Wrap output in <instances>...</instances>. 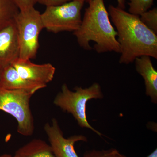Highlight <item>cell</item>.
Listing matches in <instances>:
<instances>
[{
	"mask_svg": "<svg viewBox=\"0 0 157 157\" xmlns=\"http://www.w3.org/2000/svg\"><path fill=\"white\" fill-rule=\"evenodd\" d=\"M108 12L117 30L121 64H128L142 56L157 59V35L141 22L139 16L112 5Z\"/></svg>",
	"mask_w": 157,
	"mask_h": 157,
	"instance_id": "1",
	"label": "cell"
},
{
	"mask_svg": "<svg viewBox=\"0 0 157 157\" xmlns=\"http://www.w3.org/2000/svg\"><path fill=\"white\" fill-rule=\"evenodd\" d=\"M85 10L79 28L73 32L79 45L87 50L93 48L91 41L95 42L94 49L98 53L115 52L120 53L117 33L109 19L104 0H91Z\"/></svg>",
	"mask_w": 157,
	"mask_h": 157,
	"instance_id": "2",
	"label": "cell"
},
{
	"mask_svg": "<svg viewBox=\"0 0 157 157\" xmlns=\"http://www.w3.org/2000/svg\"><path fill=\"white\" fill-rule=\"evenodd\" d=\"M74 90L75 91H72L67 84H63L61 91L57 94L54 100V104L64 112L72 114L81 128L90 129L99 136H102L101 132L90 124L86 113L88 101L92 99L104 98L101 86L95 82L86 88L76 86Z\"/></svg>",
	"mask_w": 157,
	"mask_h": 157,
	"instance_id": "3",
	"label": "cell"
},
{
	"mask_svg": "<svg viewBox=\"0 0 157 157\" xmlns=\"http://www.w3.org/2000/svg\"><path fill=\"white\" fill-rule=\"evenodd\" d=\"M35 93L25 90L6 89L0 86V110L12 116L17 123V132L24 136L33 134V117L30 107Z\"/></svg>",
	"mask_w": 157,
	"mask_h": 157,
	"instance_id": "4",
	"label": "cell"
},
{
	"mask_svg": "<svg viewBox=\"0 0 157 157\" xmlns=\"http://www.w3.org/2000/svg\"><path fill=\"white\" fill-rule=\"evenodd\" d=\"M41 13L34 7L19 11L14 21L20 46L19 59H30L36 56L40 32L44 29Z\"/></svg>",
	"mask_w": 157,
	"mask_h": 157,
	"instance_id": "5",
	"label": "cell"
},
{
	"mask_svg": "<svg viewBox=\"0 0 157 157\" xmlns=\"http://www.w3.org/2000/svg\"><path fill=\"white\" fill-rule=\"evenodd\" d=\"M85 3V0H72L59 6L46 7L41 14L44 29L54 33L75 32L81 25Z\"/></svg>",
	"mask_w": 157,
	"mask_h": 157,
	"instance_id": "6",
	"label": "cell"
},
{
	"mask_svg": "<svg viewBox=\"0 0 157 157\" xmlns=\"http://www.w3.org/2000/svg\"><path fill=\"white\" fill-rule=\"evenodd\" d=\"M44 130L56 157H79L75 151L74 144L78 141H87L86 137L82 135H75L65 138L55 118L52 119L51 124H45Z\"/></svg>",
	"mask_w": 157,
	"mask_h": 157,
	"instance_id": "7",
	"label": "cell"
},
{
	"mask_svg": "<svg viewBox=\"0 0 157 157\" xmlns=\"http://www.w3.org/2000/svg\"><path fill=\"white\" fill-rule=\"evenodd\" d=\"M12 66L23 78L45 86L52 81L56 71L55 68L51 64H36L30 59H18Z\"/></svg>",
	"mask_w": 157,
	"mask_h": 157,
	"instance_id": "8",
	"label": "cell"
},
{
	"mask_svg": "<svg viewBox=\"0 0 157 157\" xmlns=\"http://www.w3.org/2000/svg\"><path fill=\"white\" fill-rule=\"evenodd\" d=\"M20 46L15 21L0 29V70L19 58Z\"/></svg>",
	"mask_w": 157,
	"mask_h": 157,
	"instance_id": "9",
	"label": "cell"
},
{
	"mask_svg": "<svg viewBox=\"0 0 157 157\" xmlns=\"http://www.w3.org/2000/svg\"><path fill=\"white\" fill-rule=\"evenodd\" d=\"M0 86L7 90H25L34 93L47 86L23 78L12 65L0 70Z\"/></svg>",
	"mask_w": 157,
	"mask_h": 157,
	"instance_id": "10",
	"label": "cell"
},
{
	"mask_svg": "<svg viewBox=\"0 0 157 157\" xmlns=\"http://www.w3.org/2000/svg\"><path fill=\"white\" fill-rule=\"evenodd\" d=\"M136 71L144 80L145 94L152 103H157V71L153 66L150 57L142 56L135 60Z\"/></svg>",
	"mask_w": 157,
	"mask_h": 157,
	"instance_id": "11",
	"label": "cell"
},
{
	"mask_svg": "<svg viewBox=\"0 0 157 157\" xmlns=\"http://www.w3.org/2000/svg\"><path fill=\"white\" fill-rule=\"evenodd\" d=\"M13 157H56L49 144L40 139H34L16 151Z\"/></svg>",
	"mask_w": 157,
	"mask_h": 157,
	"instance_id": "12",
	"label": "cell"
},
{
	"mask_svg": "<svg viewBox=\"0 0 157 157\" xmlns=\"http://www.w3.org/2000/svg\"><path fill=\"white\" fill-rule=\"evenodd\" d=\"M19 11L12 0H0V29L14 21Z\"/></svg>",
	"mask_w": 157,
	"mask_h": 157,
	"instance_id": "13",
	"label": "cell"
},
{
	"mask_svg": "<svg viewBox=\"0 0 157 157\" xmlns=\"http://www.w3.org/2000/svg\"><path fill=\"white\" fill-rule=\"evenodd\" d=\"M154 0H129V13L140 16L153 5Z\"/></svg>",
	"mask_w": 157,
	"mask_h": 157,
	"instance_id": "14",
	"label": "cell"
},
{
	"mask_svg": "<svg viewBox=\"0 0 157 157\" xmlns=\"http://www.w3.org/2000/svg\"><path fill=\"white\" fill-rule=\"evenodd\" d=\"M141 22L152 32L157 35V9L153 8L151 10L144 13L139 16Z\"/></svg>",
	"mask_w": 157,
	"mask_h": 157,
	"instance_id": "15",
	"label": "cell"
},
{
	"mask_svg": "<svg viewBox=\"0 0 157 157\" xmlns=\"http://www.w3.org/2000/svg\"><path fill=\"white\" fill-rule=\"evenodd\" d=\"M83 157H127L115 148L107 150H92L85 153Z\"/></svg>",
	"mask_w": 157,
	"mask_h": 157,
	"instance_id": "16",
	"label": "cell"
},
{
	"mask_svg": "<svg viewBox=\"0 0 157 157\" xmlns=\"http://www.w3.org/2000/svg\"><path fill=\"white\" fill-rule=\"evenodd\" d=\"M17 6L19 11L25 10L34 7L37 3V0H12Z\"/></svg>",
	"mask_w": 157,
	"mask_h": 157,
	"instance_id": "17",
	"label": "cell"
},
{
	"mask_svg": "<svg viewBox=\"0 0 157 157\" xmlns=\"http://www.w3.org/2000/svg\"><path fill=\"white\" fill-rule=\"evenodd\" d=\"M71 1L72 0H37V3L48 7L59 6Z\"/></svg>",
	"mask_w": 157,
	"mask_h": 157,
	"instance_id": "18",
	"label": "cell"
},
{
	"mask_svg": "<svg viewBox=\"0 0 157 157\" xmlns=\"http://www.w3.org/2000/svg\"><path fill=\"white\" fill-rule=\"evenodd\" d=\"M91 0H85V2L88 3ZM117 6L118 8L124 10L125 9V0H117Z\"/></svg>",
	"mask_w": 157,
	"mask_h": 157,
	"instance_id": "19",
	"label": "cell"
},
{
	"mask_svg": "<svg viewBox=\"0 0 157 157\" xmlns=\"http://www.w3.org/2000/svg\"><path fill=\"white\" fill-rule=\"evenodd\" d=\"M147 157H157V149H155L153 152L151 153Z\"/></svg>",
	"mask_w": 157,
	"mask_h": 157,
	"instance_id": "20",
	"label": "cell"
},
{
	"mask_svg": "<svg viewBox=\"0 0 157 157\" xmlns=\"http://www.w3.org/2000/svg\"><path fill=\"white\" fill-rule=\"evenodd\" d=\"M0 157H13V156L9 154H4L1 155Z\"/></svg>",
	"mask_w": 157,
	"mask_h": 157,
	"instance_id": "21",
	"label": "cell"
}]
</instances>
